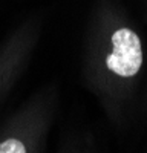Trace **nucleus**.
<instances>
[{"mask_svg":"<svg viewBox=\"0 0 147 153\" xmlns=\"http://www.w3.org/2000/svg\"><path fill=\"white\" fill-rule=\"evenodd\" d=\"M114 52L106 60L107 68L121 76L137 75L143 65V49L140 37L133 31L122 28L112 35Z\"/></svg>","mask_w":147,"mask_h":153,"instance_id":"f257e3e1","label":"nucleus"},{"mask_svg":"<svg viewBox=\"0 0 147 153\" xmlns=\"http://www.w3.org/2000/svg\"><path fill=\"white\" fill-rule=\"evenodd\" d=\"M0 153H26V149L22 141L12 138L0 144Z\"/></svg>","mask_w":147,"mask_h":153,"instance_id":"f03ea898","label":"nucleus"}]
</instances>
